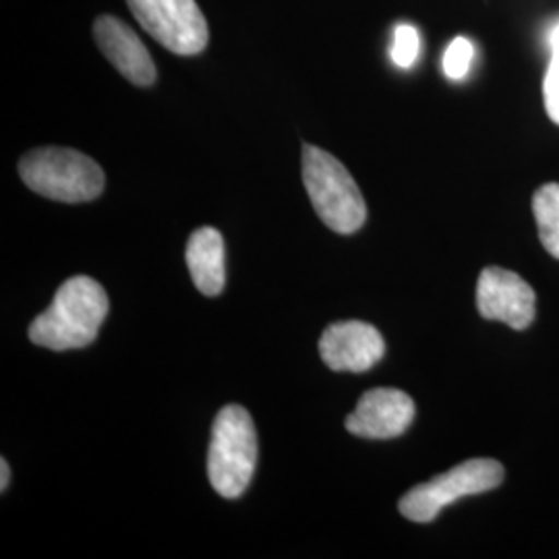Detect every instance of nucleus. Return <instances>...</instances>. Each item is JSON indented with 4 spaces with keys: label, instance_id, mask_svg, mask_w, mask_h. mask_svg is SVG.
I'll return each instance as SVG.
<instances>
[{
    "label": "nucleus",
    "instance_id": "obj_1",
    "mask_svg": "<svg viewBox=\"0 0 559 559\" xmlns=\"http://www.w3.org/2000/svg\"><path fill=\"white\" fill-rule=\"evenodd\" d=\"M110 302L100 284L90 276L67 280L52 305L29 325V340L50 350L85 348L98 338Z\"/></svg>",
    "mask_w": 559,
    "mask_h": 559
},
{
    "label": "nucleus",
    "instance_id": "obj_2",
    "mask_svg": "<svg viewBox=\"0 0 559 559\" xmlns=\"http://www.w3.org/2000/svg\"><path fill=\"white\" fill-rule=\"evenodd\" d=\"M302 182L323 224L340 235H353L367 221L359 185L342 162L316 145L302 147Z\"/></svg>",
    "mask_w": 559,
    "mask_h": 559
},
{
    "label": "nucleus",
    "instance_id": "obj_3",
    "mask_svg": "<svg viewBox=\"0 0 559 559\" xmlns=\"http://www.w3.org/2000/svg\"><path fill=\"white\" fill-rule=\"evenodd\" d=\"M258 466V431L251 415L239 406H224L212 427L207 475L226 500H237L253 479Z\"/></svg>",
    "mask_w": 559,
    "mask_h": 559
},
{
    "label": "nucleus",
    "instance_id": "obj_4",
    "mask_svg": "<svg viewBox=\"0 0 559 559\" xmlns=\"http://www.w3.org/2000/svg\"><path fill=\"white\" fill-rule=\"evenodd\" d=\"M20 175L34 193L62 203L96 200L106 185L100 164L69 147H40L25 154Z\"/></svg>",
    "mask_w": 559,
    "mask_h": 559
},
{
    "label": "nucleus",
    "instance_id": "obj_5",
    "mask_svg": "<svg viewBox=\"0 0 559 559\" xmlns=\"http://www.w3.org/2000/svg\"><path fill=\"white\" fill-rule=\"evenodd\" d=\"M506 477L501 462L491 459L466 460L436 479L420 483L400 500V514L413 522H433L441 510L466 496H479L500 487Z\"/></svg>",
    "mask_w": 559,
    "mask_h": 559
},
{
    "label": "nucleus",
    "instance_id": "obj_6",
    "mask_svg": "<svg viewBox=\"0 0 559 559\" xmlns=\"http://www.w3.org/2000/svg\"><path fill=\"white\" fill-rule=\"evenodd\" d=\"M141 27L180 57H193L210 41V27L195 0H127Z\"/></svg>",
    "mask_w": 559,
    "mask_h": 559
},
{
    "label": "nucleus",
    "instance_id": "obj_7",
    "mask_svg": "<svg viewBox=\"0 0 559 559\" xmlns=\"http://www.w3.org/2000/svg\"><path fill=\"white\" fill-rule=\"evenodd\" d=\"M477 307L485 320L501 321L512 330H526L537 311V297L528 282L503 267H485L477 286Z\"/></svg>",
    "mask_w": 559,
    "mask_h": 559
},
{
    "label": "nucleus",
    "instance_id": "obj_8",
    "mask_svg": "<svg viewBox=\"0 0 559 559\" xmlns=\"http://www.w3.org/2000/svg\"><path fill=\"white\" fill-rule=\"evenodd\" d=\"M320 355L332 371L362 373L383 359L385 342L371 323L338 321L321 334Z\"/></svg>",
    "mask_w": 559,
    "mask_h": 559
},
{
    "label": "nucleus",
    "instance_id": "obj_9",
    "mask_svg": "<svg viewBox=\"0 0 559 559\" xmlns=\"http://www.w3.org/2000/svg\"><path fill=\"white\" fill-rule=\"evenodd\" d=\"M415 419V402L396 388H376L360 396L355 413L346 417V429L365 440H392Z\"/></svg>",
    "mask_w": 559,
    "mask_h": 559
},
{
    "label": "nucleus",
    "instance_id": "obj_10",
    "mask_svg": "<svg viewBox=\"0 0 559 559\" xmlns=\"http://www.w3.org/2000/svg\"><path fill=\"white\" fill-rule=\"evenodd\" d=\"M94 38L102 55L115 64L124 80L138 87H147L156 81V64L143 46L140 36L119 17L102 15L94 23Z\"/></svg>",
    "mask_w": 559,
    "mask_h": 559
},
{
    "label": "nucleus",
    "instance_id": "obj_11",
    "mask_svg": "<svg viewBox=\"0 0 559 559\" xmlns=\"http://www.w3.org/2000/svg\"><path fill=\"white\" fill-rule=\"evenodd\" d=\"M185 255L200 293L205 297H218L226 284V253L221 233L212 226L195 230L189 237Z\"/></svg>",
    "mask_w": 559,
    "mask_h": 559
},
{
    "label": "nucleus",
    "instance_id": "obj_12",
    "mask_svg": "<svg viewBox=\"0 0 559 559\" xmlns=\"http://www.w3.org/2000/svg\"><path fill=\"white\" fill-rule=\"evenodd\" d=\"M539 239L547 253L559 260V182H547L533 198Z\"/></svg>",
    "mask_w": 559,
    "mask_h": 559
},
{
    "label": "nucleus",
    "instance_id": "obj_13",
    "mask_svg": "<svg viewBox=\"0 0 559 559\" xmlns=\"http://www.w3.org/2000/svg\"><path fill=\"white\" fill-rule=\"evenodd\" d=\"M549 48H551V60L543 81V98H545V110L549 119L559 124V23L549 34Z\"/></svg>",
    "mask_w": 559,
    "mask_h": 559
},
{
    "label": "nucleus",
    "instance_id": "obj_14",
    "mask_svg": "<svg viewBox=\"0 0 559 559\" xmlns=\"http://www.w3.org/2000/svg\"><path fill=\"white\" fill-rule=\"evenodd\" d=\"M475 59V46L473 41L466 40V38H454L450 41V46L445 48L443 52V60H441V69H443V75L448 80L462 81L468 71H471V64Z\"/></svg>",
    "mask_w": 559,
    "mask_h": 559
},
{
    "label": "nucleus",
    "instance_id": "obj_15",
    "mask_svg": "<svg viewBox=\"0 0 559 559\" xmlns=\"http://www.w3.org/2000/svg\"><path fill=\"white\" fill-rule=\"evenodd\" d=\"M419 32L413 25H408V23L396 25L394 27V44H392V50H390L392 62L399 69H411L419 59Z\"/></svg>",
    "mask_w": 559,
    "mask_h": 559
},
{
    "label": "nucleus",
    "instance_id": "obj_16",
    "mask_svg": "<svg viewBox=\"0 0 559 559\" xmlns=\"http://www.w3.org/2000/svg\"><path fill=\"white\" fill-rule=\"evenodd\" d=\"M0 475H2V479H0V491L4 493V491L9 489V480H11V468H9V462L4 459L0 460Z\"/></svg>",
    "mask_w": 559,
    "mask_h": 559
}]
</instances>
